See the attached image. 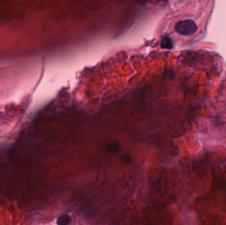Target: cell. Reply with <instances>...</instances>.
Instances as JSON below:
<instances>
[{
	"instance_id": "cell-5",
	"label": "cell",
	"mask_w": 226,
	"mask_h": 225,
	"mask_svg": "<svg viewBox=\"0 0 226 225\" xmlns=\"http://www.w3.org/2000/svg\"><path fill=\"white\" fill-rule=\"evenodd\" d=\"M122 162L126 164H130L132 162V158L131 155L128 154H126L122 157Z\"/></svg>"
},
{
	"instance_id": "cell-4",
	"label": "cell",
	"mask_w": 226,
	"mask_h": 225,
	"mask_svg": "<svg viewBox=\"0 0 226 225\" xmlns=\"http://www.w3.org/2000/svg\"><path fill=\"white\" fill-rule=\"evenodd\" d=\"M72 221L71 216L68 215L60 216L56 220L57 225H68Z\"/></svg>"
},
{
	"instance_id": "cell-2",
	"label": "cell",
	"mask_w": 226,
	"mask_h": 225,
	"mask_svg": "<svg viewBox=\"0 0 226 225\" xmlns=\"http://www.w3.org/2000/svg\"><path fill=\"white\" fill-rule=\"evenodd\" d=\"M161 48L162 49L171 50L173 48V42L168 35H164L161 37Z\"/></svg>"
},
{
	"instance_id": "cell-3",
	"label": "cell",
	"mask_w": 226,
	"mask_h": 225,
	"mask_svg": "<svg viewBox=\"0 0 226 225\" xmlns=\"http://www.w3.org/2000/svg\"><path fill=\"white\" fill-rule=\"evenodd\" d=\"M105 149L106 150V152H108V153H111V154L117 153V152H119V150L120 149V143L116 141L112 142V143L108 144V145L106 146Z\"/></svg>"
},
{
	"instance_id": "cell-1",
	"label": "cell",
	"mask_w": 226,
	"mask_h": 225,
	"mask_svg": "<svg viewBox=\"0 0 226 225\" xmlns=\"http://www.w3.org/2000/svg\"><path fill=\"white\" fill-rule=\"evenodd\" d=\"M175 30L183 36L193 35L198 30V26L195 21L191 19L179 21L175 25Z\"/></svg>"
}]
</instances>
